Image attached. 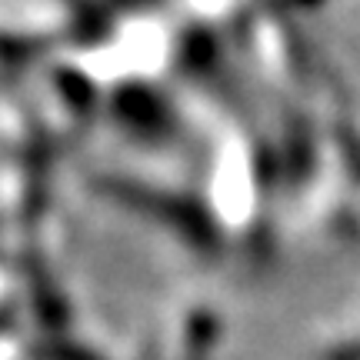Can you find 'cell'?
I'll use <instances>...</instances> for the list:
<instances>
[{"mask_svg":"<svg viewBox=\"0 0 360 360\" xmlns=\"http://www.w3.org/2000/svg\"><path fill=\"white\" fill-rule=\"evenodd\" d=\"M207 220L231 247L257 250L267 217V174L254 137L240 124H227L210 147L204 187Z\"/></svg>","mask_w":360,"mask_h":360,"instance_id":"obj_1","label":"cell"},{"mask_svg":"<svg viewBox=\"0 0 360 360\" xmlns=\"http://www.w3.org/2000/svg\"><path fill=\"white\" fill-rule=\"evenodd\" d=\"M304 4H307V0H304Z\"/></svg>","mask_w":360,"mask_h":360,"instance_id":"obj_2","label":"cell"}]
</instances>
